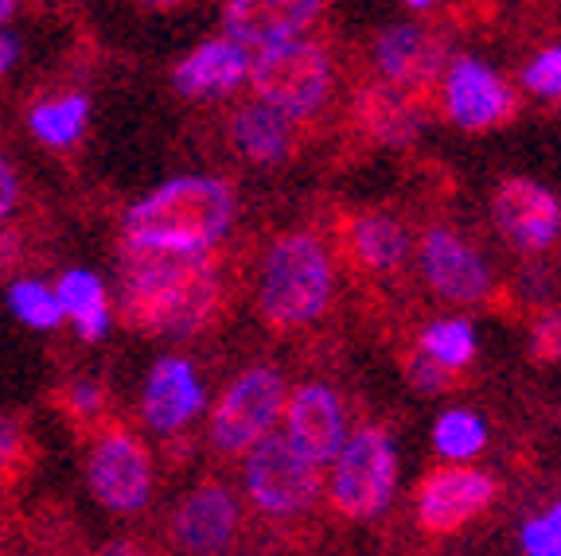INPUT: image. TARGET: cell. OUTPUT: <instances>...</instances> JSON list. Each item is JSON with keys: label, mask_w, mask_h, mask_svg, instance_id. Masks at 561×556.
Instances as JSON below:
<instances>
[{"label": "cell", "mask_w": 561, "mask_h": 556, "mask_svg": "<svg viewBox=\"0 0 561 556\" xmlns=\"http://www.w3.org/2000/svg\"><path fill=\"white\" fill-rule=\"evenodd\" d=\"M335 262L312 230H289L270 245L257 277V312L273 331L312 327L332 308Z\"/></svg>", "instance_id": "cell-3"}, {"label": "cell", "mask_w": 561, "mask_h": 556, "mask_svg": "<svg viewBox=\"0 0 561 556\" xmlns=\"http://www.w3.org/2000/svg\"><path fill=\"white\" fill-rule=\"evenodd\" d=\"M285 378L277 366H250L222 390L210 409V448L219 455H245L250 448L273 436L285 413Z\"/></svg>", "instance_id": "cell-6"}, {"label": "cell", "mask_w": 561, "mask_h": 556, "mask_svg": "<svg viewBox=\"0 0 561 556\" xmlns=\"http://www.w3.org/2000/svg\"><path fill=\"white\" fill-rule=\"evenodd\" d=\"M398 490V448L394 436L378 425L355 428L340 455L332 460L328 498L343 518H378Z\"/></svg>", "instance_id": "cell-5"}, {"label": "cell", "mask_w": 561, "mask_h": 556, "mask_svg": "<svg viewBox=\"0 0 561 556\" xmlns=\"http://www.w3.org/2000/svg\"><path fill=\"white\" fill-rule=\"evenodd\" d=\"M12 12H16V0H0V27L9 24V20H12Z\"/></svg>", "instance_id": "cell-38"}, {"label": "cell", "mask_w": 561, "mask_h": 556, "mask_svg": "<svg viewBox=\"0 0 561 556\" xmlns=\"http://www.w3.org/2000/svg\"><path fill=\"white\" fill-rule=\"evenodd\" d=\"M523 90L530 97H542V102H561V44L542 47L538 55H530L518 74Z\"/></svg>", "instance_id": "cell-27"}, {"label": "cell", "mask_w": 561, "mask_h": 556, "mask_svg": "<svg viewBox=\"0 0 561 556\" xmlns=\"http://www.w3.org/2000/svg\"><path fill=\"white\" fill-rule=\"evenodd\" d=\"M250 79V51L234 39H207L172 70V86L184 97H230Z\"/></svg>", "instance_id": "cell-21"}, {"label": "cell", "mask_w": 561, "mask_h": 556, "mask_svg": "<svg viewBox=\"0 0 561 556\" xmlns=\"http://www.w3.org/2000/svg\"><path fill=\"white\" fill-rule=\"evenodd\" d=\"M495 498V478L488 471L465 467H440L421 478L417 487V522L430 533H456L465 530L472 518H480Z\"/></svg>", "instance_id": "cell-14"}, {"label": "cell", "mask_w": 561, "mask_h": 556, "mask_svg": "<svg viewBox=\"0 0 561 556\" xmlns=\"http://www.w3.org/2000/svg\"><path fill=\"white\" fill-rule=\"evenodd\" d=\"M351 121L367 140L382 148H410L425 129V109L421 97L390 86V82H363L351 102Z\"/></svg>", "instance_id": "cell-17"}, {"label": "cell", "mask_w": 561, "mask_h": 556, "mask_svg": "<svg viewBox=\"0 0 561 556\" xmlns=\"http://www.w3.org/2000/svg\"><path fill=\"white\" fill-rule=\"evenodd\" d=\"M530 355L538 362H558L561 358V312H542L530 327Z\"/></svg>", "instance_id": "cell-30"}, {"label": "cell", "mask_w": 561, "mask_h": 556, "mask_svg": "<svg viewBox=\"0 0 561 556\" xmlns=\"http://www.w3.org/2000/svg\"><path fill=\"white\" fill-rule=\"evenodd\" d=\"M250 90L254 102L270 105L289 121H312L324 114L335 90V62L316 39H289L250 51Z\"/></svg>", "instance_id": "cell-4"}, {"label": "cell", "mask_w": 561, "mask_h": 556, "mask_svg": "<svg viewBox=\"0 0 561 556\" xmlns=\"http://www.w3.org/2000/svg\"><path fill=\"white\" fill-rule=\"evenodd\" d=\"M417 265H421V280L445 304L472 308L483 304L495 292V273H491L488 257L460 230L440 227V222L421 234Z\"/></svg>", "instance_id": "cell-9"}, {"label": "cell", "mask_w": 561, "mask_h": 556, "mask_svg": "<svg viewBox=\"0 0 561 556\" xmlns=\"http://www.w3.org/2000/svg\"><path fill=\"white\" fill-rule=\"evenodd\" d=\"M55 296H59L62 315H70V320H75L82 343L105 339V327H110V308H105V288H102V280H98L94 273H87V269L62 273Z\"/></svg>", "instance_id": "cell-22"}, {"label": "cell", "mask_w": 561, "mask_h": 556, "mask_svg": "<svg viewBox=\"0 0 561 556\" xmlns=\"http://www.w3.org/2000/svg\"><path fill=\"white\" fill-rule=\"evenodd\" d=\"M328 0H227L222 27L227 39L242 44L245 51H262L273 44L305 39L324 20Z\"/></svg>", "instance_id": "cell-15"}, {"label": "cell", "mask_w": 561, "mask_h": 556, "mask_svg": "<svg viewBox=\"0 0 561 556\" xmlns=\"http://www.w3.org/2000/svg\"><path fill=\"white\" fill-rule=\"evenodd\" d=\"M285 440L293 452H300L308 463L324 471L332 467V460L340 455V448L347 443V413L343 401L332 385L324 382H305L285 397Z\"/></svg>", "instance_id": "cell-13"}, {"label": "cell", "mask_w": 561, "mask_h": 556, "mask_svg": "<svg viewBox=\"0 0 561 556\" xmlns=\"http://www.w3.org/2000/svg\"><path fill=\"white\" fill-rule=\"evenodd\" d=\"M87 478L105 510L137 513L152 495V455L129 428H102L87 455Z\"/></svg>", "instance_id": "cell-10"}, {"label": "cell", "mask_w": 561, "mask_h": 556, "mask_svg": "<svg viewBox=\"0 0 561 556\" xmlns=\"http://www.w3.org/2000/svg\"><path fill=\"white\" fill-rule=\"evenodd\" d=\"M87 114H90V102L82 94H62L55 102H44L32 109V132L44 144L51 148H67L82 137L87 129Z\"/></svg>", "instance_id": "cell-25"}, {"label": "cell", "mask_w": 561, "mask_h": 556, "mask_svg": "<svg viewBox=\"0 0 561 556\" xmlns=\"http://www.w3.org/2000/svg\"><path fill=\"white\" fill-rule=\"evenodd\" d=\"M476 350H480V335L465 315H440V320L425 323L417 335V355L437 362L448 374L468 370L476 362Z\"/></svg>", "instance_id": "cell-23"}, {"label": "cell", "mask_w": 561, "mask_h": 556, "mask_svg": "<svg viewBox=\"0 0 561 556\" xmlns=\"http://www.w3.org/2000/svg\"><path fill=\"white\" fill-rule=\"evenodd\" d=\"M227 140L234 148V157L254 167L289 164L300 148L297 121H289L285 114H277V109H270L262 102L238 105L227 121Z\"/></svg>", "instance_id": "cell-19"}, {"label": "cell", "mask_w": 561, "mask_h": 556, "mask_svg": "<svg viewBox=\"0 0 561 556\" xmlns=\"http://www.w3.org/2000/svg\"><path fill=\"white\" fill-rule=\"evenodd\" d=\"M20 202V179H16V167L9 160L0 157V222H9V215L16 210Z\"/></svg>", "instance_id": "cell-33"}, {"label": "cell", "mask_w": 561, "mask_h": 556, "mask_svg": "<svg viewBox=\"0 0 561 556\" xmlns=\"http://www.w3.org/2000/svg\"><path fill=\"white\" fill-rule=\"evenodd\" d=\"M238 215L234 187L219 175H180L133 202L122 227V250L210 253Z\"/></svg>", "instance_id": "cell-2"}, {"label": "cell", "mask_w": 561, "mask_h": 556, "mask_svg": "<svg viewBox=\"0 0 561 556\" xmlns=\"http://www.w3.org/2000/svg\"><path fill=\"white\" fill-rule=\"evenodd\" d=\"M152 4H175V0H152Z\"/></svg>", "instance_id": "cell-39"}, {"label": "cell", "mask_w": 561, "mask_h": 556, "mask_svg": "<svg viewBox=\"0 0 561 556\" xmlns=\"http://www.w3.org/2000/svg\"><path fill=\"white\" fill-rule=\"evenodd\" d=\"M145 425L157 436L184 432L203 413V382L195 366L180 355H164L152 366L149 382H145V401H140Z\"/></svg>", "instance_id": "cell-18"}, {"label": "cell", "mask_w": 561, "mask_h": 556, "mask_svg": "<svg viewBox=\"0 0 561 556\" xmlns=\"http://www.w3.org/2000/svg\"><path fill=\"white\" fill-rule=\"evenodd\" d=\"M98 556H152V553L140 541H110V545H102Z\"/></svg>", "instance_id": "cell-35"}, {"label": "cell", "mask_w": 561, "mask_h": 556, "mask_svg": "<svg viewBox=\"0 0 561 556\" xmlns=\"http://www.w3.org/2000/svg\"><path fill=\"white\" fill-rule=\"evenodd\" d=\"M238 498L222 483H199L180 498L172 510V541L192 556H210L234 541L238 533Z\"/></svg>", "instance_id": "cell-16"}, {"label": "cell", "mask_w": 561, "mask_h": 556, "mask_svg": "<svg viewBox=\"0 0 561 556\" xmlns=\"http://www.w3.org/2000/svg\"><path fill=\"white\" fill-rule=\"evenodd\" d=\"M9 308L35 331H51V327H59V320H62L59 296L39 285V280H16V285L9 288Z\"/></svg>", "instance_id": "cell-26"}, {"label": "cell", "mask_w": 561, "mask_h": 556, "mask_svg": "<svg viewBox=\"0 0 561 556\" xmlns=\"http://www.w3.org/2000/svg\"><path fill=\"white\" fill-rule=\"evenodd\" d=\"M20 460H24V428H20V420L0 417V478L9 475Z\"/></svg>", "instance_id": "cell-32"}, {"label": "cell", "mask_w": 561, "mask_h": 556, "mask_svg": "<svg viewBox=\"0 0 561 556\" xmlns=\"http://www.w3.org/2000/svg\"><path fill=\"white\" fill-rule=\"evenodd\" d=\"M526 556H561V498L542 513L523 525Z\"/></svg>", "instance_id": "cell-28"}, {"label": "cell", "mask_w": 561, "mask_h": 556, "mask_svg": "<svg viewBox=\"0 0 561 556\" xmlns=\"http://www.w3.org/2000/svg\"><path fill=\"white\" fill-rule=\"evenodd\" d=\"M405 378H410L413 390L421 393H445L448 385H453V374L448 370H440L437 362H430L425 355H413L410 366H405Z\"/></svg>", "instance_id": "cell-31"}, {"label": "cell", "mask_w": 561, "mask_h": 556, "mask_svg": "<svg viewBox=\"0 0 561 556\" xmlns=\"http://www.w3.org/2000/svg\"><path fill=\"white\" fill-rule=\"evenodd\" d=\"M222 304V269L210 253L122 250V323L157 339H187Z\"/></svg>", "instance_id": "cell-1"}, {"label": "cell", "mask_w": 561, "mask_h": 556, "mask_svg": "<svg viewBox=\"0 0 561 556\" xmlns=\"http://www.w3.org/2000/svg\"><path fill=\"white\" fill-rule=\"evenodd\" d=\"M405 9H413V12H430V9H437L440 0H402Z\"/></svg>", "instance_id": "cell-37"}, {"label": "cell", "mask_w": 561, "mask_h": 556, "mask_svg": "<svg viewBox=\"0 0 561 556\" xmlns=\"http://www.w3.org/2000/svg\"><path fill=\"white\" fill-rule=\"evenodd\" d=\"M59 397H62L59 401L62 413H67L70 420H79V425H94L105 413V390L98 382H70Z\"/></svg>", "instance_id": "cell-29"}, {"label": "cell", "mask_w": 561, "mask_h": 556, "mask_svg": "<svg viewBox=\"0 0 561 556\" xmlns=\"http://www.w3.org/2000/svg\"><path fill=\"white\" fill-rule=\"evenodd\" d=\"M370 67H375L378 82H390V86L405 90V94L425 97L430 90H437L440 74H445L448 44L445 35L433 32L430 24L402 20V24H390L375 35Z\"/></svg>", "instance_id": "cell-11"}, {"label": "cell", "mask_w": 561, "mask_h": 556, "mask_svg": "<svg viewBox=\"0 0 561 556\" xmlns=\"http://www.w3.org/2000/svg\"><path fill=\"white\" fill-rule=\"evenodd\" d=\"M491 218L518 253H546L561 242V199L530 175H507L491 195Z\"/></svg>", "instance_id": "cell-12"}, {"label": "cell", "mask_w": 561, "mask_h": 556, "mask_svg": "<svg viewBox=\"0 0 561 556\" xmlns=\"http://www.w3.org/2000/svg\"><path fill=\"white\" fill-rule=\"evenodd\" d=\"M12 59H16V44H12V39H4V35H0V74H4V70L12 67Z\"/></svg>", "instance_id": "cell-36"}, {"label": "cell", "mask_w": 561, "mask_h": 556, "mask_svg": "<svg viewBox=\"0 0 561 556\" xmlns=\"http://www.w3.org/2000/svg\"><path fill=\"white\" fill-rule=\"evenodd\" d=\"M24 257V245H20V234H0V269H12Z\"/></svg>", "instance_id": "cell-34"}, {"label": "cell", "mask_w": 561, "mask_h": 556, "mask_svg": "<svg viewBox=\"0 0 561 556\" xmlns=\"http://www.w3.org/2000/svg\"><path fill=\"white\" fill-rule=\"evenodd\" d=\"M433 448L448 463L476 460L488 448V420L472 409H445L433 420Z\"/></svg>", "instance_id": "cell-24"}, {"label": "cell", "mask_w": 561, "mask_h": 556, "mask_svg": "<svg viewBox=\"0 0 561 556\" xmlns=\"http://www.w3.org/2000/svg\"><path fill=\"white\" fill-rule=\"evenodd\" d=\"M440 109L460 132H491L507 125L518 109V97L500 70L480 55H453L437 82Z\"/></svg>", "instance_id": "cell-8"}, {"label": "cell", "mask_w": 561, "mask_h": 556, "mask_svg": "<svg viewBox=\"0 0 561 556\" xmlns=\"http://www.w3.org/2000/svg\"><path fill=\"white\" fill-rule=\"evenodd\" d=\"M242 483L254 510L270 518H297L324 495V471L293 452L285 436H265L257 448L245 452Z\"/></svg>", "instance_id": "cell-7"}, {"label": "cell", "mask_w": 561, "mask_h": 556, "mask_svg": "<svg viewBox=\"0 0 561 556\" xmlns=\"http://www.w3.org/2000/svg\"><path fill=\"white\" fill-rule=\"evenodd\" d=\"M347 257L370 277H398L413 257V234L390 210H363L347 222Z\"/></svg>", "instance_id": "cell-20"}]
</instances>
